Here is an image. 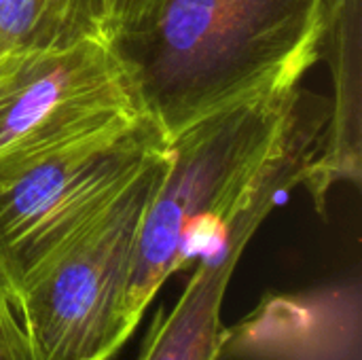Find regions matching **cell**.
<instances>
[{
	"instance_id": "1",
	"label": "cell",
	"mask_w": 362,
	"mask_h": 360,
	"mask_svg": "<svg viewBox=\"0 0 362 360\" xmlns=\"http://www.w3.org/2000/svg\"><path fill=\"white\" fill-rule=\"evenodd\" d=\"M329 104L301 87L214 110L170 136L168 170L138 231L119 306L121 350L165 280L206 255L242 216H265L301 185Z\"/></svg>"
},
{
	"instance_id": "2",
	"label": "cell",
	"mask_w": 362,
	"mask_h": 360,
	"mask_svg": "<svg viewBox=\"0 0 362 360\" xmlns=\"http://www.w3.org/2000/svg\"><path fill=\"white\" fill-rule=\"evenodd\" d=\"M322 32L325 0H165L108 42L170 138L225 106L299 87L320 62Z\"/></svg>"
},
{
	"instance_id": "3",
	"label": "cell",
	"mask_w": 362,
	"mask_h": 360,
	"mask_svg": "<svg viewBox=\"0 0 362 360\" xmlns=\"http://www.w3.org/2000/svg\"><path fill=\"white\" fill-rule=\"evenodd\" d=\"M146 112L0 182V269L19 293L168 151Z\"/></svg>"
},
{
	"instance_id": "4",
	"label": "cell",
	"mask_w": 362,
	"mask_h": 360,
	"mask_svg": "<svg viewBox=\"0 0 362 360\" xmlns=\"http://www.w3.org/2000/svg\"><path fill=\"white\" fill-rule=\"evenodd\" d=\"M144 115L108 38L0 53V182Z\"/></svg>"
},
{
	"instance_id": "5",
	"label": "cell",
	"mask_w": 362,
	"mask_h": 360,
	"mask_svg": "<svg viewBox=\"0 0 362 360\" xmlns=\"http://www.w3.org/2000/svg\"><path fill=\"white\" fill-rule=\"evenodd\" d=\"M168 161L170 151L19 291L36 360H112L119 352L115 342L119 306L140 225Z\"/></svg>"
},
{
	"instance_id": "6",
	"label": "cell",
	"mask_w": 362,
	"mask_h": 360,
	"mask_svg": "<svg viewBox=\"0 0 362 360\" xmlns=\"http://www.w3.org/2000/svg\"><path fill=\"white\" fill-rule=\"evenodd\" d=\"M221 359L361 360V286L274 295L225 329Z\"/></svg>"
},
{
	"instance_id": "7",
	"label": "cell",
	"mask_w": 362,
	"mask_h": 360,
	"mask_svg": "<svg viewBox=\"0 0 362 360\" xmlns=\"http://www.w3.org/2000/svg\"><path fill=\"white\" fill-rule=\"evenodd\" d=\"M320 59L329 64L333 93L325 129L301 185L325 212L329 191L362 176V0H325Z\"/></svg>"
},
{
	"instance_id": "8",
	"label": "cell",
	"mask_w": 362,
	"mask_h": 360,
	"mask_svg": "<svg viewBox=\"0 0 362 360\" xmlns=\"http://www.w3.org/2000/svg\"><path fill=\"white\" fill-rule=\"evenodd\" d=\"M259 227L257 219H240L214 248L199 257V265L172 310H159L155 316L136 360H218L225 335L223 299L235 265Z\"/></svg>"
},
{
	"instance_id": "9",
	"label": "cell",
	"mask_w": 362,
	"mask_h": 360,
	"mask_svg": "<svg viewBox=\"0 0 362 360\" xmlns=\"http://www.w3.org/2000/svg\"><path fill=\"white\" fill-rule=\"evenodd\" d=\"M106 0H0V53L108 38Z\"/></svg>"
},
{
	"instance_id": "10",
	"label": "cell",
	"mask_w": 362,
	"mask_h": 360,
	"mask_svg": "<svg viewBox=\"0 0 362 360\" xmlns=\"http://www.w3.org/2000/svg\"><path fill=\"white\" fill-rule=\"evenodd\" d=\"M165 0H106L108 6V34L117 28L129 25L153 13Z\"/></svg>"
}]
</instances>
